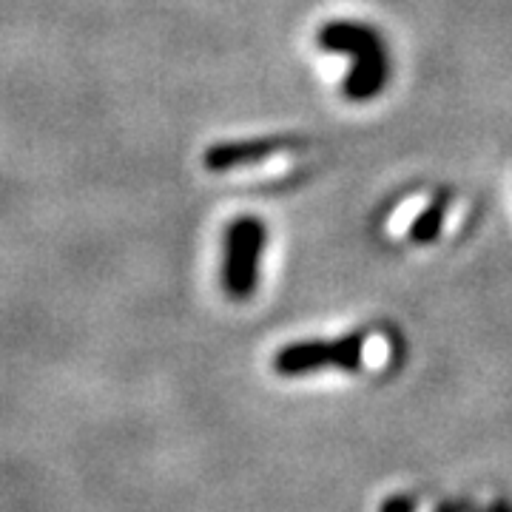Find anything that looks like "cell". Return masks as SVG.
Wrapping results in <instances>:
<instances>
[{
	"instance_id": "3957f363",
	"label": "cell",
	"mask_w": 512,
	"mask_h": 512,
	"mask_svg": "<svg viewBox=\"0 0 512 512\" xmlns=\"http://www.w3.org/2000/svg\"><path fill=\"white\" fill-rule=\"evenodd\" d=\"M362 342L365 336L342 339L333 345H291L276 356L274 367L279 373H305L313 367L362 365Z\"/></svg>"
},
{
	"instance_id": "7a4b0ae2",
	"label": "cell",
	"mask_w": 512,
	"mask_h": 512,
	"mask_svg": "<svg viewBox=\"0 0 512 512\" xmlns=\"http://www.w3.org/2000/svg\"><path fill=\"white\" fill-rule=\"evenodd\" d=\"M265 245V228L254 217H242L231 222L225 231V265H222V285L231 299H245L256 288L259 256Z\"/></svg>"
},
{
	"instance_id": "8992f818",
	"label": "cell",
	"mask_w": 512,
	"mask_h": 512,
	"mask_svg": "<svg viewBox=\"0 0 512 512\" xmlns=\"http://www.w3.org/2000/svg\"><path fill=\"white\" fill-rule=\"evenodd\" d=\"M390 356H393V345H390L387 336H382V333L365 336V342H362V367L379 370V367L390 362Z\"/></svg>"
},
{
	"instance_id": "277c9868",
	"label": "cell",
	"mask_w": 512,
	"mask_h": 512,
	"mask_svg": "<svg viewBox=\"0 0 512 512\" xmlns=\"http://www.w3.org/2000/svg\"><path fill=\"white\" fill-rule=\"evenodd\" d=\"M291 140H251V143H222L208 148L202 154V165L208 171H234L242 165L268 163L271 157H279L285 148H291Z\"/></svg>"
},
{
	"instance_id": "5b68a950",
	"label": "cell",
	"mask_w": 512,
	"mask_h": 512,
	"mask_svg": "<svg viewBox=\"0 0 512 512\" xmlns=\"http://www.w3.org/2000/svg\"><path fill=\"white\" fill-rule=\"evenodd\" d=\"M427 197L424 194H413V197H407V200L390 214V220L384 225V231H387V237L390 239H402L410 237V231H413V225L419 222V217L427 211Z\"/></svg>"
},
{
	"instance_id": "6da1fadb",
	"label": "cell",
	"mask_w": 512,
	"mask_h": 512,
	"mask_svg": "<svg viewBox=\"0 0 512 512\" xmlns=\"http://www.w3.org/2000/svg\"><path fill=\"white\" fill-rule=\"evenodd\" d=\"M319 43L333 52V55L350 57V72L345 74L342 86L348 97L365 100L370 94H376L384 83V49L379 37L370 29L353 26V23H330L322 29Z\"/></svg>"
}]
</instances>
